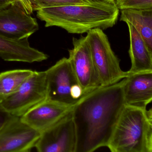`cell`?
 Segmentation results:
<instances>
[{"label":"cell","mask_w":152,"mask_h":152,"mask_svg":"<svg viewBox=\"0 0 152 152\" xmlns=\"http://www.w3.org/2000/svg\"><path fill=\"white\" fill-rule=\"evenodd\" d=\"M123 79L99 87L72 108L76 134L75 152H91L107 147L125 106Z\"/></svg>","instance_id":"6da1fadb"},{"label":"cell","mask_w":152,"mask_h":152,"mask_svg":"<svg viewBox=\"0 0 152 152\" xmlns=\"http://www.w3.org/2000/svg\"><path fill=\"white\" fill-rule=\"evenodd\" d=\"M36 11L37 17L45 22V27H60L73 34L111 28L119 15L115 1L43 8Z\"/></svg>","instance_id":"7a4b0ae2"},{"label":"cell","mask_w":152,"mask_h":152,"mask_svg":"<svg viewBox=\"0 0 152 152\" xmlns=\"http://www.w3.org/2000/svg\"><path fill=\"white\" fill-rule=\"evenodd\" d=\"M107 147L112 152H152V111L125 105Z\"/></svg>","instance_id":"3957f363"},{"label":"cell","mask_w":152,"mask_h":152,"mask_svg":"<svg viewBox=\"0 0 152 152\" xmlns=\"http://www.w3.org/2000/svg\"><path fill=\"white\" fill-rule=\"evenodd\" d=\"M91 56L101 87L113 85L129 75L120 66V60L111 48L106 34L100 29H94L86 36Z\"/></svg>","instance_id":"277c9868"},{"label":"cell","mask_w":152,"mask_h":152,"mask_svg":"<svg viewBox=\"0 0 152 152\" xmlns=\"http://www.w3.org/2000/svg\"><path fill=\"white\" fill-rule=\"evenodd\" d=\"M47 98L45 71H34L15 92L0 102V105L11 115L21 117Z\"/></svg>","instance_id":"5b68a950"},{"label":"cell","mask_w":152,"mask_h":152,"mask_svg":"<svg viewBox=\"0 0 152 152\" xmlns=\"http://www.w3.org/2000/svg\"><path fill=\"white\" fill-rule=\"evenodd\" d=\"M45 72L47 99L73 107L77 102L72 98L71 92L79 83L68 58H61Z\"/></svg>","instance_id":"8992f818"},{"label":"cell","mask_w":152,"mask_h":152,"mask_svg":"<svg viewBox=\"0 0 152 152\" xmlns=\"http://www.w3.org/2000/svg\"><path fill=\"white\" fill-rule=\"evenodd\" d=\"M72 108L57 122L41 133L34 147L38 152H75L76 130Z\"/></svg>","instance_id":"52a82bcc"},{"label":"cell","mask_w":152,"mask_h":152,"mask_svg":"<svg viewBox=\"0 0 152 152\" xmlns=\"http://www.w3.org/2000/svg\"><path fill=\"white\" fill-rule=\"evenodd\" d=\"M68 59L84 95L101 86L86 36L73 38Z\"/></svg>","instance_id":"ba28073f"},{"label":"cell","mask_w":152,"mask_h":152,"mask_svg":"<svg viewBox=\"0 0 152 152\" xmlns=\"http://www.w3.org/2000/svg\"><path fill=\"white\" fill-rule=\"evenodd\" d=\"M40 134L13 115L0 131V152H30Z\"/></svg>","instance_id":"9c48e42d"},{"label":"cell","mask_w":152,"mask_h":152,"mask_svg":"<svg viewBox=\"0 0 152 152\" xmlns=\"http://www.w3.org/2000/svg\"><path fill=\"white\" fill-rule=\"evenodd\" d=\"M39 28L37 20L19 3L0 10V35L2 37L15 40L28 39Z\"/></svg>","instance_id":"30bf717a"},{"label":"cell","mask_w":152,"mask_h":152,"mask_svg":"<svg viewBox=\"0 0 152 152\" xmlns=\"http://www.w3.org/2000/svg\"><path fill=\"white\" fill-rule=\"evenodd\" d=\"M72 107L47 98L20 117L24 123L41 133L57 122Z\"/></svg>","instance_id":"8fae6325"},{"label":"cell","mask_w":152,"mask_h":152,"mask_svg":"<svg viewBox=\"0 0 152 152\" xmlns=\"http://www.w3.org/2000/svg\"><path fill=\"white\" fill-rule=\"evenodd\" d=\"M123 80L125 105L146 108L152 100V71L129 73Z\"/></svg>","instance_id":"7c38bea8"},{"label":"cell","mask_w":152,"mask_h":152,"mask_svg":"<svg viewBox=\"0 0 152 152\" xmlns=\"http://www.w3.org/2000/svg\"><path fill=\"white\" fill-rule=\"evenodd\" d=\"M0 58L6 61L33 63L47 60L48 56L32 48L28 38L15 40L0 35Z\"/></svg>","instance_id":"4fadbf2b"},{"label":"cell","mask_w":152,"mask_h":152,"mask_svg":"<svg viewBox=\"0 0 152 152\" xmlns=\"http://www.w3.org/2000/svg\"><path fill=\"white\" fill-rule=\"evenodd\" d=\"M126 23L129 34V53L131 61V66L128 72L135 73L152 71V51L135 28L129 23Z\"/></svg>","instance_id":"5bb4252c"},{"label":"cell","mask_w":152,"mask_h":152,"mask_svg":"<svg viewBox=\"0 0 152 152\" xmlns=\"http://www.w3.org/2000/svg\"><path fill=\"white\" fill-rule=\"evenodd\" d=\"M120 21L132 25L152 51V9L121 10Z\"/></svg>","instance_id":"9a60e30c"},{"label":"cell","mask_w":152,"mask_h":152,"mask_svg":"<svg viewBox=\"0 0 152 152\" xmlns=\"http://www.w3.org/2000/svg\"><path fill=\"white\" fill-rule=\"evenodd\" d=\"M29 69H17L0 73V102L15 92L33 73Z\"/></svg>","instance_id":"2e32d148"},{"label":"cell","mask_w":152,"mask_h":152,"mask_svg":"<svg viewBox=\"0 0 152 152\" xmlns=\"http://www.w3.org/2000/svg\"><path fill=\"white\" fill-rule=\"evenodd\" d=\"M34 11L43 8L55 7L88 3L85 0H31Z\"/></svg>","instance_id":"e0dca14e"},{"label":"cell","mask_w":152,"mask_h":152,"mask_svg":"<svg viewBox=\"0 0 152 152\" xmlns=\"http://www.w3.org/2000/svg\"><path fill=\"white\" fill-rule=\"evenodd\" d=\"M119 10L152 9V0H115Z\"/></svg>","instance_id":"ac0fdd59"},{"label":"cell","mask_w":152,"mask_h":152,"mask_svg":"<svg viewBox=\"0 0 152 152\" xmlns=\"http://www.w3.org/2000/svg\"><path fill=\"white\" fill-rule=\"evenodd\" d=\"M10 4L19 3L26 12L28 14H31L33 12L31 0H7Z\"/></svg>","instance_id":"d6986e66"},{"label":"cell","mask_w":152,"mask_h":152,"mask_svg":"<svg viewBox=\"0 0 152 152\" xmlns=\"http://www.w3.org/2000/svg\"><path fill=\"white\" fill-rule=\"evenodd\" d=\"M12 116L4 110L0 105V131Z\"/></svg>","instance_id":"ffe728a7"},{"label":"cell","mask_w":152,"mask_h":152,"mask_svg":"<svg viewBox=\"0 0 152 152\" xmlns=\"http://www.w3.org/2000/svg\"><path fill=\"white\" fill-rule=\"evenodd\" d=\"M89 3H96V2H107V1H115V0H85Z\"/></svg>","instance_id":"44dd1931"}]
</instances>
